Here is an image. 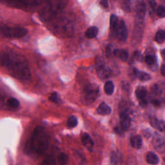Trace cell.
Wrapping results in <instances>:
<instances>
[{"label": "cell", "mask_w": 165, "mask_h": 165, "mask_svg": "<svg viewBox=\"0 0 165 165\" xmlns=\"http://www.w3.org/2000/svg\"><path fill=\"white\" fill-rule=\"evenodd\" d=\"M2 66L8 68L14 77L23 81L30 79L31 74L26 59L16 53H2L1 55Z\"/></svg>", "instance_id": "1"}, {"label": "cell", "mask_w": 165, "mask_h": 165, "mask_svg": "<svg viewBox=\"0 0 165 165\" xmlns=\"http://www.w3.org/2000/svg\"><path fill=\"white\" fill-rule=\"evenodd\" d=\"M50 137L41 127H37L34 129L31 139L27 141L25 145L27 152L31 154H42L48 149Z\"/></svg>", "instance_id": "2"}, {"label": "cell", "mask_w": 165, "mask_h": 165, "mask_svg": "<svg viewBox=\"0 0 165 165\" xmlns=\"http://www.w3.org/2000/svg\"><path fill=\"white\" fill-rule=\"evenodd\" d=\"M68 0H46V5L41 11L40 17L44 21H49L66 7Z\"/></svg>", "instance_id": "3"}, {"label": "cell", "mask_w": 165, "mask_h": 165, "mask_svg": "<svg viewBox=\"0 0 165 165\" xmlns=\"http://www.w3.org/2000/svg\"><path fill=\"white\" fill-rule=\"evenodd\" d=\"M2 34L5 37L20 38L23 37L28 33V31L22 27H9L7 26L2 27Z\"/></svg>", "instance_id": "4"}, {"label": "cell", "mask_w": 165, "mask_h": 165, "mask_svg": "<svg viewBox=\"0 0 165 165\" xmlns=\"http://www.w3.org/2000/svg\"><path fill=\"white\" fill-rule=\"evenodd\" d=\"M99 90V87L96 85L90 84L86 86L83 91V100L85 103L90 105L95 101L98 96Z\"/></svg>", "instance_id": "5"}, {"label": "cell", "mask_w": 165, "mask_h": 165, "mask_svg": "<svg viewBox=\"0 0 165 165\" xmlns=\"http://www.w3.org/2000/svg\"><path fill=\"white\" fill-rule=\"evenodd\" d=\"M56 31L57 34L61 36H70L72 33V25L68 22H62V24H59L57 27H56Z\"/></svg>", "instance_id": "6"}, {"label": "cell", "mask_w": 165, "mask_h": 165, "mask_svg": "<svg viewBox=\"0 0 165 165\" xmlns=\"http://www.w3.org/2000/svg\"><path fill=\"white\" fill-rule=\"evenodd\" d=\"M116 36L119 41H126L128 38V31L123 20L119 21V25L116 31Z\"/></svg>", "instance_id": "7"}, {"label": "cell", "mask_w": 165, "mask_h": 165, "mask_svg": "<svg viewBox=\"0 0 165 165\" xmlns=\"http://www.w3.org/2000/svg\"><path fill=\"white\" fill-rule=\"evenodd\" d=\"M97 74L99 78L105 79L110 77L112 75V70L109 67L101 63L98 64L97 67Z\"/></svg>", "instance_id": "8"}, {"label": "cell", "mask_w": 165, "mask_h": 165, "mask_svg": "<svg viewBox=\"0 0 165 165\" xmlns=\"http://www.w3.org/2000/svg\"><path fill=\"white\" fill-rule=\"evenodd\" d=\"M152 145L155 150L162 154L165 152V142L164 139L159 135H156L152 141Z\"/></svg>", "instance_id": "9"}, {"label": "cell", "mask_w": 165, "mask_h": 165, "mask_svg": "<svg viewBox=\"0 0 165 165\" xmlns=\"http://www.w3.org/2000/svg\"><path fill=\"white\" fill-rule=\"evenodd\" d=\"M121 127L123 130H127L130 126L131 119L130 118L128 110H123L120 114Z\"/></svg>", "instance_id": "10"}, {"label": "cell", "mask_w": 165, "mask_h": 165, "mask_svg": "<svg viewBox=\"0 0 165 165\" xmlns=\"http://www.w3.org/2000/svg\"><path fill=\"white\" fill-rule=\"evenodd\" d=\"M81 141L87 150L90 152H92L94 148V141L91 137L87 133H83L81 134Z\"/></svg>", "instance_id": "11"}, {"label": "cell", "mask_w": 165, "mask_h": 165, "mask_svg": "<svg viewBox=\"0 0 165 165\" xmlns=\"http://www.w3.org/2000/svg\"><path fill=\"white\" fill-rule=\"evenodd\" d=\"M10 1L17 5L28 6V5H37L42 2V0H10Z\"/></svg>", "instance_id": "12"}, {"label": "cell", "mask_w": 165, "mask_h": 165, "mask_svg": "<svg viewBox=\"0 0 165 165\" xmlns=\"http://www.w3.org/2000/svg\"><path fill=\"white\" fill-rule=\"evenodd\" d=\"M115 56L119 57L123 61H127L128 59L129 55L127 50L124 49H116L113 52Z\"/></svg>", "instance_id": "13"}, {"label": "cell", "mask_w": 165, "mask_h": 165, "mask_svg": "<svg viewBox=\"0 0 165 165\" xmlns=\"http://www.w3.org/2000/svg\"><path fill=\"white\" fill-rule=\"evenodd\" d=\"M97 112L100 115H108L111 112V108L105 102L101 103L97 108Z\"/></svg>", "instance_id": "14"}, {"label": "cell", "mask_w": 165, "mask_h": 165, "mask_svg": "<svg viewBox=\"0 0 165 165\" xmlns=\"http://www.w3.org/2000/svg\"><path fill=\"white\" fill-rule=\"evenodd\" d=\"M143 143V141L142 138L139 135H135V136H133L130 139V144L133 148L135 149H139L141 148V146H142Z\"/></svg>", "instance_id": "15"}, {"label": "cell", "mask_w": 165, "mask_h": 165, "mask_svg": "<svg viewBox=\"0 0 165 165\" xmlns=\"http://www.w3.org/2000/svg\"><path fill=\"white\" fill-rule=\"evenodd\" d=\"M134 74L135 76L140 80L142 81H149L151 79V76L145 72L142 71H139V70L137 69H134Z\"/></svg>", "instance_id": "16"}, {"label": "cell", "mask_w": 165, "mask_h": 165, "mask_svg": "<svg viewBox=\"0 0 165 165\" xmlns=\"http://www.w3.org/2000/svg\"><path fill=\"white\" fill-rule=\"evenodd\" d=\"M146 162L150 164H157L159 161H160V160H159V157L156 154H155L153 152H148L146 155Z\"/></svg>", "instance_id": "17"}, {"label": "cell", "mask_w": 165, "mask_h": 165, "mask_svg": "<svg viewBox=\"0 0 165 165\" xmlns=\"http://www.w3.org/2000/svg\"><path fill=\"white\" fill-rule=\"evenodd\" d=\"M98 33V28L96 27H91L88 28L85 33L86 37L88 39L96 38Z\"/></svg>", "instance_id": "18"}, {"label": "cell", "mask_w": 165, "mask_h": 165, "mask_svg": "<svg viewBox=\"0 0 165 165\" xmlns=\"http://www.w3.org/2000/svg\"><path fill=\"white\" fill-rule=\"evenodd\" d=\"M147 95V90L143 86H139L135 90V96L139 100L143 99Z\"/></svg>", "instance_id": "19"}, {"label": "cell", "mask_w": 165, "mask_h": 165, "mask_svg": "<svg viewBox=\"0 0 165 165\" xmlns=\"http://www.w3.org/2000/svg\"><path fill=\"white\" fill-rule=\"evenodd\" d=\"M110 28L112 31H116V29L117 28V27L119 25V20L118 17H117L116 15L112 14L110 16Z\"/></svg>", "instance_id": "20"}, {"label": "cell", "mask_w": 165, "mask_h": 165, "mask_svg": "<svg viewBox=\"0 0 165 165\" xmlns=\"http://www.w3.org/2000/svg\"><path fill=\"white\" fill-rule=\"evenodd\" d=\"M104 90L105 93L107 94V95H112L114 90V85L113 82L110 81H107L105 84Z\"/></svg>", "instance_id": "21"}, {"label": "cell", "mask_w": 165, "mask_h": 165, "mask_svg": "<svg viewBox=\"0 0 165 165\" xmlns=\"http://www.w3.org/2000/svg\"><path fill=\"white\" fill-rule=\"evenodd\" d=\"M7 105L10 108L15 109L20 106V102L17 99L14 97H10L8 99L7 101Z\"/></svg>", "instance_id": "22"}, {"label": "cell", "mask_w": 165, "mask_h": 165, "mask_svg": "<svg viewBox=\"0 0 165 165\" xmlns=\"http://www.w3.org/2000/svg\"><path fill=\"white\" fill-rule=\"evenodd\" d=\"M165 40V31L160 30L157 31L155 36V41L157 43H163Z\"/></svg>", "instance_id": "23"}, {"label": "cell", "mask_w": 165, "mask_h": 165, "mask_svg": "<svg viewBox=\"0 0 165 165\" xmlns=\"http://www.w3.org/2000/svg\"><path fill=\"white\" fill-rule=\"evenodd\" d=\"M69 161V157L68 155H67L64 153H61V154H59L57 157V161L58 163L60 164H66L68 163Z\"/></svg>", "instance_id": "24"}, {"label": "cell", "mask_w": 165, "mask_h": 165, "mask_svg": "<svg viewBox=\"0 0 165 165\" xmlns=\"http://www.w3.org/2000/svg\"><path fill=\"white\" fill-rule=\"evenodd\" d=\"M78 125V119L74 116L70 117L67 121V126L70 128H73Z\"/></svg>", "instance_id": "25"}, {"label": "cell", "mask_w": 165, "mask_h": 165, "mask_svg": "<svg viewBox=\"0 0 165 165\" xmlns=\"http://www.w3.org/2000/svg\"><path fill=\"white\" fill-rule=\"evenodd\" d=\"M121 155L119 154L118 152H113L111 156V162L112 164H118L119 163Z\"/></svg>", "instance_id": "26"}, {"label": "cell", "mask_w": 165, "mask_h": 165, "mask_svg": "<svg viewBox=\"0 0 165 165\" xmlns=\"http://www.w3.org/2000/svg\"><path fill=\"white\" fill-rule=\"evenodd\" d=\"M49 100L50 101H52L53 103H57V104H60L61 102V99H60V97H59L57 92L52 93L51 95L49 97Z\"/></svg>", "instance_id": "27"}, {"label": "cell", "mask_w": 165, "mask_h": 165, "mask_svg": "<svg viewBox=\"0 0 165 165\" xmlns=\"http://www.w3.org/2000/svg\"><path fill=\"white\" fill-rule=\"evenodd\" d=\"M156 61V59L154 56L153 55H148L145 57V62L148 65H153Z\"/></svg>", "instance_id": "28"}, {"label": "cell", "mask_w": 165, "mask_h": 165, "mask_svg": "<svg viewBox=\"0 0 165 165\" xmlns=\"http://www.w3.org/2000/svg\"><path fill=\"white\" fill-rule=\"evenodd\" d=\"M157 14L160 17H165V8L160 6L157 9Z\"/></svg>", "instance_id": "29"}, {"label": "cell", "mask_w": 165, "mask_h": 165, "mask_svg": "<svg viewBox=\"0 0 165 165\" xmlns=\"http://www.w3.org/2000/svg\"><path fill=\"white\" fill-rule=\"evenodd\" d=\"M43 164H56V161L55 159L52 156H49L48 157H46L45 160L43 161L42 163Z\"/></svg>", "instance_id": "30"}, {"label": "cell", "mask_w": 165, "mask_h": 165, "mask_svg": "<svg viewBox=\"0 0 165 165\" xmlns=\"http://www.w3.org/2000/svg\"><path fill=\"white\" fill-rule=\"evenodd\" d=\"M157 129H158L159 130H160L161 132L164 131L165 130V122L163 120H159Z\"/></svg>", "instance_id": "31"}, {"label": "cell", "mask_w": 165, "mask_h": 165, "mask_svg": "<svg viewBox=\"0 0 165 165\" xmlns=\"http://www.w3.org/2000/svg\"><path fill=\"white\" fill-rule=\"evenodd\" d=\"M158 121H159V120L156 118V117H151L150 119V123L151 126L152 127H154V128H156V129H157V127Z\"/></svg>", "instance_id": "32"}, {"label": "cell", "mask_w": 165, "mask_h": 165, "mask_svg": "<svg viewBox=\"0 0 165 165\" xmlns=\"http://www.w3.org/2000/svg\"><path fill=\"white\" fill-rule=\"evenodd\" d=\"M112 52H114V50H112V45H108L107 46V48H106V54H107V57L110 56Z\"/></svg>", "instance_id": "33"}, {"label": "cell", "mask_w": 165, "mask_h": 165, "mask_svg": "<svg viewBox=\"0 0 165 165\" xmlns=\"http://www.w3.org/2000/svg\"><path fill=\"white\" fill-rule=\"evenodd\" d=\"M139 52H138V51L135 52L134 53L133 56H132V57L131 58L130 62H132V61H134V60H139Z\"/></svg>", "instance_id": "34"}, {"label": "cell", "mask_w": 165, "mask_h": 165, "mask_svg": "<svg viewBox=\"0 0 165 165\" xmlns=\"http://www.w3.org/2000/svg\"><path fill=\"white\" fill-rule=\"evenodd\" d=\"M143 135L146 138H149L151 137L152 132H150V130H149L148 129L145 130L143 131Z\"/></svg>", "instance_id": "35"}, {"label": "cell", "mask_w": 165, "mask_h": 165, "mask_svg": "<svg viewBox=\"0 0 165 165\" xmlns=\"http://www.w3.org/2000/svg\"><path fill=\"white\" fill-rule=\"evenodd\" d=\"M100 3L105 8H108V0H101L100 2Z\"/></svg>", "instance_id": "36"}, {"label": "cell", "mask_w": 165, "mask_h": 165, "mask_svg": "<svg viewBox=\"0 0 165 165\" xmlns=\"http://www.w3.org/2000/svg\"><path fill=\"white\" fill-rule=\"evenodd\" d=\"M139 104L141 107H145L147 105V104H148V102H147L146 100H145V99H143L139 100Z\"/></svg>", "instance_id": "37"}, {"label": "cell", "mask_w": 165, "mask_h": 165, "mask_svg": "<svg viewBox=\"0 0 165 165\" xmlns=\"http://www.w3.org/2000/svg\"><path fill=\"white\" fill-rule=\"evenodd\" d=\"M114 130H115V131L116 132V133L118 134L119 135H121L123 134V132L124 131L123 130V128H121H121L119 127H116L114 128Z\"/></svg>", "instance_id": "38"}, {"label": "cell", "mask_w": 165, "mask_h": 165, "mask_svg": "<svg viewBox=\"0 0 165 165\" xmlns=\"http://www.w3.org/2000/svg\"><path fill=\"white\" fill-rule=\"evenodd\" d=\"M152 103L154 105V106H156V107H159V106H160L161 105V103L160 101H159V100L157 99H154L152 101Z\"/></svg>", "instance_id": "39"}, {"label": "cell", "mask_w": 165, "mask_h": 165, "mask_svg": "<svg viewBox=\"0 0 165 165\" xmlns=\"http://www.w3.org/2000/svg\"><path fill=\"white\" fill-rule=\"evenodd\" d=\"M149 3H150V5L151 6L152 8L155 7L156 6V2L155 0H150Z\"/></svg>", "instance_id": "40"}, {"label": "cell", "mask_w": 165, "mask_h": 165, "mask_svg": "<svg viewBox=\"0 0 165 165\" xmlns=\"http://www.w3.org/2000/svg\"><path fill=\"white\" fill-rule=\"evenodd\" d=\"M161 72L163 75L165 76V64H163L162 65L161 68Z\"/></svg>", "instance_id": "41"}, {"label": "cell", "mask_w": 165, "mask_h": 165, "mask_svg": "<svg viewBox=\"0 0 165 165\" xmlns=\"http://www.w3.org/2000/svg\"><path fill=\"white\" fill-rule=\"evenodd\" d=\"M161 56H162V57L163 58V60H165V49L161 51Z\"/></svg>", "instance_id": "42"}, {"label": "cell", "mask_w": 165, "mask_h": 165, "mask_svg": "<svg viewBox=\"0 0 165 165\" xmlns=\"http://www.w3.org/2000/svg\"><path fill=\"white\" fill-rule=\"evenodd\" d=\"M163 161H164V162L165 163V157L163 158Z\"/></svg>", "instance_id": "43"}]
</instances>
